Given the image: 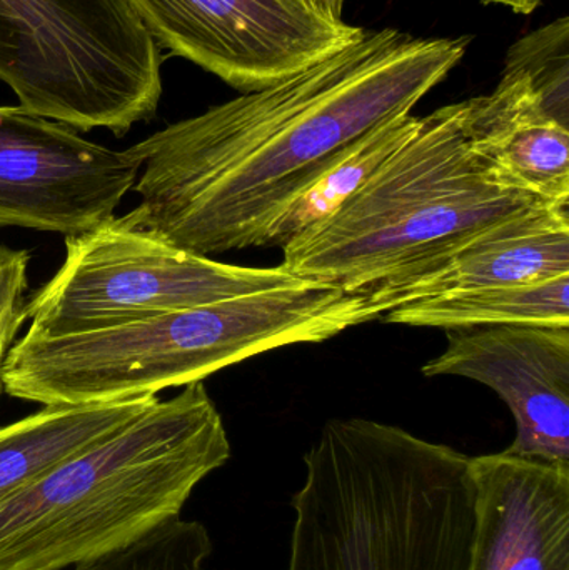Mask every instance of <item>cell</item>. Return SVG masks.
<instances>
[{
  "mask_svg": "<svg viewBox=\"0 0 569 570\" xmlns=\"http://www.w3.org/2000/svg\"><path fill=\"white\" fill-rule=\"evenodd\" d=\"M470 42L364 29L290 79L170 124L129 147L140 203L120 223L199 256L264 247L294 197L351 144L411 114Z\"/></svg>",
  "mask_w": 569,
  "mask_h": 570,
  "instance_id": "obj_1",
  "label": "cell"
},
{
  "mask_svg": "<svg viewBox=\"0 0 569 570\" xmlns=\"http://www.w3.org/2000/svg\"><path fill=\"white\" fill-rule=\"evenodd\" d=\"M384 312L367 291L301 279L86 334H26L3 362V392L40 405L157 395L274 348L330 341Z\"/></svg>",
  "mask_w": 569,
  "mask_h": 570,
  "instance_id": "obj_2",
  "label": "cell"
},
{
  "mask_svg": "<svg viewBox=\"0 0 569 570\" xmlns=\"http://www.w3.org/2000/svg\"><path fill=\"white\" fill-rule=\"evenodd\" d=\"M468 459L396 425L327 422L304 455L287 570H467Z\"/></svg>",
  "mask_w": 569,
  "mask_h": 570,
  "instance_id": "obj_3",
  "label": "cell"
},
{
  "mask_svg": "<svg viewBox=\"0 0 569 570\" xmlns=\"http://www.w3.org/2000/svg\"><path fill=\"white\" fill-rule=\"evenodd\" d=\"M229 458L206 385H184L0 502V570H63L120 551L179 518Z\"/></svg>",
  "mask_w": 569,
  "mask_h": 570,
  "instance_id": "obj_4",
  "label": "cell"
},
{
  "mask_svg": "<svg viewBox=\"0 0 569 570\" xmlns=\"http://www.w3.org/2000/svg\"><path fill=\"white\" fill-rule=\"evenodd\" d=\"M464 102L421 117L336 213L283 247L296 277L367 291L543 200L501 186L471 149Z\"/></svg>",
  "mask_w": 569,
  "mask_h": 570,
  "instance_id": "obj_5",
  "label": "cell"
},
{
  "mask_svg": "<svg viewBox=\"0 0 569 570\" xmlns=\"http://www.w3.org/2000/svg\"><path fill=\"white\" fill-rule=\"evenodd\" d=\"M0 80L29 112L122 137L156 116L163 56L126 0H0Z\"/></svg>",
  "mask_w": 569,
  "mask_h": 570,
  "instance_id": "obj_6",
  "label": "cell"
},
{
  "mask_svg": "<svg viewBox=\"0 0 569 570\" xmlns=\"http://www.w3.org/2000/svg\"><path fill=\"white\" fill-rule=\"evenodd\" d=\"M296 281L283 266L241 267L187 253L114 217L67 237L62 266L26 302L27 334H86Z\"/></svg>",
  "mask_w": 569,
  "mask_h": 570,
  "instance_id": "obj_7",
  "label": "cell"
},
{
  "mask_svg": "<svg viewBox=\"0 0 569 570\" xmlns=\"http://www.w3.org/2000/svg\"><path fill=\"white\" fill-rule=\"evenodd\" d=\"M157 47L239 92L290 79L346 49L364 29L303 0H126Z\"/></svg>",
  "mask_w": 569,
  "mask_h": 570,
  "instance_id": "obj_8",
  "label": "cell"
},
{
  "mask_svg": "<svg viewBox=\"0 0 569 570\" xmlns=\"http://www.w3.org/2000/svg\"><path fill=\"white\" fill-rule=\"evenodd\" d=\"M140 163L77 130L0 107V227L79 236L116 217L136 186Z\"/></svg>",
  "mask_w": 569,
  "mask_h": 570,
  "instance_id": "obj_9",
  "label": "cell"
},
{
  "mask_svg": "<svg viewBox=\"0 0 569 570\" xmlns=\"http://www.w3.org/2000/svg\"><path fill=\"white\" fill-rule=\"evenodd\" d=\"M421 372L471 379L497 392L517 424L508 454L569 464V327L448 331L443 354Z\"/></svg>",
  "mask_w": 569,
  "mask_h": 570,
  "instance_id": "obj_10",
  "label": "cell"
},
{
  "mask_svg": "<svg viewBox=\"0 0 569 570\" xmlns=\"http://www.w3.org/2000/svg\"><path fill=\"white\" fill-rule=\"evenodd\" d=\"M473 532L467 570H569V464L468 459Z\"/></svg>",
  "mask_w": 569,
  "mask_h": 570,
  "instance_id": "obj_11",
  "label": "cell"
},
{
  "mask_svg": "<svg viewBox=\"0 0 569 570\" xmlns=\"http://www.w3.org/2000/svg\"><path fill=\"white\" fill-rule=\"evenodd\" d=\"M569 274L568 206L541 204L367 288L390 312L400 305L493 285L538 283ZM384 312V314H386Z\"/></svg>",
  "mask_w": 569,
  "mask_h": 570,
  "instance_id": "obj_12",
  "label": "cell"
},
{
  "mask_svg": "<svg viewBox=\"0 0 569 570\" xmlns=\"http://www.w3.org/2000/svg\"><path fill=\"white\" fill-rule=\"evenodd\" d=\"M471 149L508 189L569 206V129L551 119L517 80L467 100Z\"/></svg>",
  "mask_w": 569,
  "mask_h": 570,
  "instance_id": "obj_13",
  "label": "cell"
},
{
  "mask_svg": "<svg viewBox=\"0 0 569 570\" xmlns=\"http://www.w3.org/2000/svg\"><path fill=\"white\" fill-rule=\"evenodd\" d=\"M157 395L87 405H43L0 428V502L49 469L139 417Z\"/></svg>",
  "mask_w": 569,
  "mask_h": 570,
  "instance_id": "obj_14",
  "label": "cell"
},
{
  "mask_svg": "<svg viewBox=\"0 0 569 570\" xmlns=\"http://www.w3.org/2000/svg\"><path fill=\"white\" fill-rule=\"evenodd\" d=\"M380 321L444 331L523 324L569 327V274L424 298L400 305Z\"/></svg>",
  "mask_w": 569,
  "mask_h": 570,
  "instance_id": "obj_15",
  "label": "cell"
},
{
  "mask_svg": "<svg viewBox=\"0 0 569 570\" xmlns=\"http://www.w3.org/2000/svg\"><path fill=\"white\" fill-rule=\"evenodd\" d=\"M421 117H394L344 149L271 224L264 247L283 249L291 239L336 213L420 129Z\"/></svg>",
  "mask_w": 569,
  "mask_h": 570,
  "instance_id": "obj_16",
  "label": "cell"
},
{
  "mask_svg": "<svg viewBox=\"0 0 569 570\" xmlns=\"http://www.w3.org/2000/svg\"><path fill=\"white\" fill-rule=\"evenodd\" d=\"M501 77L520 82L551 119L569 129V17L520 37L508 49Z\"/></svg>",
  "mask_w": 569,
  "mask_h": 570,
  "instance_id": "obj_17",
  "label": "cell"
},
{
  "mask_svg": "<svg viewBox=\"0 0 569 570\" xmlns=\"http://www.w3.org/2000/svg\"><path fill=\"white\" fill-rule=\"evenodd\" d=\"M210 552L207 529L179 515L120 551L63 570H206Z\"/></svg>",
  "mask_w": 569,
  "mask_h": 570,
  "instance_id": "obj_18",
  "label": "cell"
},
{
  "mask_svg": "<svg viewBox=\"0 0 569 570\" xmlns=\"http://www.w3.org/2000/svg\"><path fill=\"white\" fill-rule=\"evenodd\" d=\"M29 263L30 254L27 250L10 249L0 244V395L3 391V362L16 341L17 332L27 318Z\"/></svg>",
  "mask_w": 569,
  "mask_h": 570,
  "instance_id": "obj_19",
  "label": "cell"
},
{
  "mask_svg": "<svg viewBox=\"0 0 569 570\" xmlns=\"http://www.w3.org/2000/svg\"><path fill=\"white\" fill-rule=\"evenodd\" d=\"M310 9L333 22H344L343 12L346 0H303Z\"/></svg>",
  "mask_w": 569,
  "mask_h": 570,
  "instance_id": "obj_20",
  "label": "cell"
},
{
  "mask_svg": "<svg viewBox=\"0 0 569 570\" xmlns=\"http://www.w3.org/2000/svg\"><path fill=\"white\" fill-rule=\"evenodd\" d=\"M481 2L507 7L511 12L520 13V16H530L545 0H481Z\"/></svg>",
  "mask_w": 569,
  "mask_h": 570,
  "instance_id": "obj_21",
  "label": "cell"
}]
</instances>
